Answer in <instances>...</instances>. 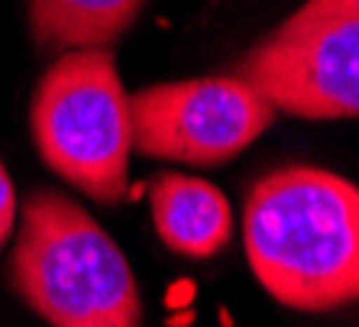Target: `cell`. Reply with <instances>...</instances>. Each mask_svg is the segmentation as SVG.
<instances>
[{"label":"cell","mask_w":359,"mask_h":327,"mask_svg":"<svg viewBox=\"0 0 359 327\" xmlns=\"http://www.w3.org/2000/svg\"><path fill=\"white\" fill-rule=\"evenodd\" d=\"M146 0H29L42 49H107L136 23Z\"/></svg>","instance_id":"52a82bcc"},{"label":"cell","mask_w":359,"mask_h":327,"mask_svg":"<svg viewBox=\"0 0 359 327\" xmlns=\"http://www.w3.org/2000/svg\"><path fill=\"white\" fill-rule=\"evenodd\" d=\"M156 234L168 250L208 260L233 236V208L217 185L182 172H165L149 188Z\"/></svg>","instance_id":"8992f818"},{"label":"cell","mask_w":359,"mask_h":327,"mask_svg":"<svg viewBox=\"0 0 359 327\" xmlns=\"http://www.w3.org/2000/svg\"><path fill=\"white\" fill-rule=\"evenodd\" d=\"M7 282L49 327H142L140 286L123 250L55 188L26 198Z\"/></svg>","instance_id":"7a4b0ae2"},{"label":"cell","mask_w":359,"mask_h":327,"mask_svg":"<svg viewBox=\"0 0 359 327\" xmlns=\"http://www.w3.org/2000/svg\"><path fill=\"white\" fill-rule=\"evenodd\" d=\"M276 107L236 75L149 84L130 94L133 149L149 159L220 166L250 149Z\"/></svg>","instance_id":"5b68a950"},{"label":"cell","mask_w":359,"mask_h":327,"mask_svg":"<svg viewBox=\"0 0 359 327\" xmlns=\"http://www.w3.org/2000/svg\"><path fill=\"white\" fill-rule=\"evenodd\" d=\"M243 243L252 276L294 311H330L359 295V192L327 168L292 166L250 188Z\"/></svg>","instance_id":"6da1fadb"},{"label":"cell","mask_w":359,"mask_h":327,"mask_svg":"<svg viewBox=\"0 0 359 327\" xmlns=\"http://www.w3.org/2000/svg\"><path fill=\"white\" fill-rule=\"evenodd\" d=\"M233 75L304 120L359 114V0H304L240 55Z\"/></svg>","instance_id":"277c9868"},{"label":"cell","mask_w":359,"mask_h":327,"mask_svg":"<svg viewBox=\"0 0 359 327\" xmlns=\"http://www.w3.org/2000/svg\"><path fill=\"white\" fill-rule=\"evenodd\" d=\"M33 143L46 166L100 204L130 192V94L110 49H72L39 78L29 107Z\"/></svg>","instance_id":"3957f363"},{"label":"cell","mask_w":359,"mask_h":327,"mask_svg":"<svg viewBox=\"0 0 359 327\" xmlns=\"http://www.w3.org/2000/svg\"><path fill=\"white\" fill-rule=\"evenodd\" d=\"M13 227H17V188H13L7 166L0 162V250L10 240Z\"/></svg>","instance_id":"ba28073f"}]
</instances>
